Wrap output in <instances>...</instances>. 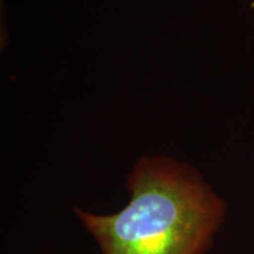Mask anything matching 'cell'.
<instances>
[{"mask_svg": "<svg viewBox=\"0 0 254 254\" xmlns=\"http://www.w3.org/2000/svg\"><path fill=\"white\" fill-rule=\"evenodd\" d=\"M131 199L117 213L74 208L101 254H206L225 204L192 166L172 158H139L127 178Z\"/></svg>", "mask_w": 254, "mask_h": 254, "instance_id": "obj_1", "label": "cell"}]
</instances>
